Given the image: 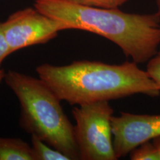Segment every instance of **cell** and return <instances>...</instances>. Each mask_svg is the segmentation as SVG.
<instances>
[{
  "instance_id": "cell-5",
  "label": "cell",
  "mask_w": 160,
  "mask_h": 160,
  "mask_svg": "<svg viewBox=\"0 0 160 160\" xmlns=\"http://www.w3.org/2000/svg\"><path fill=\"white\" fill-rule=\"evenodd\" d=\"M11 53L30 46L48 42L60 31L68 30L63 22L44 14L37 8H26L10 15L2 22Z\"/></svg>"
},
{
  "instance_id": "cell-4",
  "label": "cell",
  "mask_w": 160,
  "mask_h": 160,
  "mask_svg": "<svg viewBox=\"0 0 160 160\" xmlns=\"http://www.w3.org/2000/svg\"><path fill=\"white\" fill-rule=\"evenodd\" d=\"M76 121L75 138L82 160H117L111 120L113 109L109 102L78 105L72 111Z\"/></svg>"
},
{
  "instance_id": "cell-8",
  "label": "cell",
  "mask_w": 160,
  "mask_h": 160,
  "mask_svg": "<svg viewBox=\"0 0 160 160\" xmlns=\"http://www.w3.org/2000/svg\"><path fill=\"white\" fill-rule=\"evenodd\" d=\"M31 148L35 160H71L61 151L34 135H31Z\"/></svg>"
},
{
  "instance_id": "cell-10",
  "label": "cell",
  "mask_w": 160,
  "mask_h": 160,
  "mask_svg": "<svg viewBox=\"0 0 160 160\" xmlns=\"http://www.w3.org/2000/svg\"><path fill=\"white\" fill-rule=\"evenodd\" d=\"M77 5L102 8H118L128 0H65Z\"/></svg>"
},
{
  "instance_id": "cell-14",
  "label": "cell",
  "mask_w": 160,
  "mask_h": 160,
  "mask_svg": "<svg viewBox=\"0 0 160 160\" xmlns=\"http://www.w3.org/2000/svg\"><path fill=\"white\" fill-rule=\"evenodd\" d=\"M156 2H157V12L158 15L160 17V0H156Z\"/></svg>"
},
{
  "instance_id": "cell-15",
  "label": "cell",
  "mask_w": 160,
  "mask_h": 160,
  "mask_svg": "<svg viewBox=\"0 0 160 160\" xmlns=\"http://www.w3.org/2000/svg\"><path fill=\"white\" fill-rule=\"evenodd\" d=\"M5 72H4L3 70H1L0 71V83L2 82V81L4 79V78H5Z\"/></svg>"
},
{
  "instance_id": "cell-1",
  "label": "cell",
  "mask_w": 160,
  "mask_h": 160,
  "mask_svg": "<svg viewBox=\"0 0 160 160\" xmlns=\"http://www.w3.org/2000/svg\"><path fill=\"white\" fill-rule=\"evenodd\" d=\"M36 71L62 101L71 105L109 102L136 94L153 98L160 95L147 71L133 61L119 65L88 60L63 66L45 63Z\"/></svg>"
},
{
  "instance_id": "cell-11",
  "label": "cell",
  "mask_w": 160,
  "mask_h": 160,
  "mask_svg": "<svg viewBox=\"0 0 160 160\" xmlns=\"http://www.w3.org/2000/svg\"><path fill=\"white\" fill-rule=\"evenodd\" d=\"M145 71L160 90V51L148 62Z\"/></svg>"
},
{
  "instance_id": "cell-6",
  "label": "cell",
  "mask_w": 160,
  "mask_h": 160,
  "mask_svg": "<svg viewBox=\"0 0 160 160\" xmlns=\"http://www.w3.org/2000/svg\"><path fill=\"white\" fill-rule=\"evenodd\" d=\"M113 147L117 159L125 157L136 148L160 137V114L121 112L111 120Z\"/></svg>"
},
{
  "instance_id": "cell-3",
  "label": "cell",
  "mask_w": 160,
  "mask_h": 160,
  "mask_svg": "<svg viewBox=\"0 0 160 160\" xmlns=\"http://www.w3.org/2000/svg\"><path fill=\"white\" fill-rule=\"evenodd\" d=\"M4 80L19 102L22 128L71 160L80 159L74 125L61 105L62 100L42 79L9 71Z\"/></svg>"
},
{
  "instance_id": "cell-13",
  "label": "cell",
  "mask_w": 160,
  "mask_h": 160,
  "mask_svg": "<svg viewBox=\"0 0 160 160\" xmlns=\"http://www.w3.org/2000/svg\"><path fill=\"white\" fill-rule=\"evenodd\" d=\"M152 142H153V143L154 144L156 147H157V148L158 150V151H159V155H160V137L157 138V139L152 140Z\"/></svg>"
},
{
  "instance_id": "cell-9",
  "label": "cell",
  "mask_w": 160,
  "mask_h": 160,
  "mask_svg": "<svg viewBox=\"0 0 160 160\" xmlns=\"http://www.w3.org/2000/svg\"><path fill=\"white\" fill-rule=\"evenodd\" d=\"M129 155L131 160H160L159 151L152 141L141 144Z\"/></svg>"
},
{
  "instance_id": "cell-2",
  "label": "cell",
  "mask_w": 160,
  "mask_h": 160,
  "mask_svg": "<svg viewBox=\"0 0 160 160\" xmlns=\"http://www.w3.org/2000/svg\"><path fill=\"white\" fill-rule=\"evenodd\" d=\"M34 8L63 22L68 30L91 32L108 39L138 65L148 62L160 45L157 13H125L118 8L89 7L65 0H35Z\"/></svg>"
},
{
  "instance_id": "cell-12",
  "label": "cell",
  "mask_w": 160,
  "mask_h": 160,
  "mask_svg": "<svg viewBox=\"0 0 160 160\" xmlns=\"http://www.w3.org/2000/svg\"><path fill=\"white\" fill-rule=\"evenodd\" d=\"M11 51L6 42L5 37H4L2 22H0V71H1V65L3 61L8 56L11 54Z\"/></svg>"
},
{
  "instance_id": "cell-7",
  "label": "cell",
  "mask_w": 160,
  "mask_h": 160,
  "mask_svg": "<svg viewBox=\"0 0 160 160\" xmlns=\"http://www.w3.org/2000/svg\"><path fill=\"white\" fill-rule=\"evenodd\" d=\"M0 160H35L31 145L21 139L0 137Z\"/></svg>"
}]
</instances>
